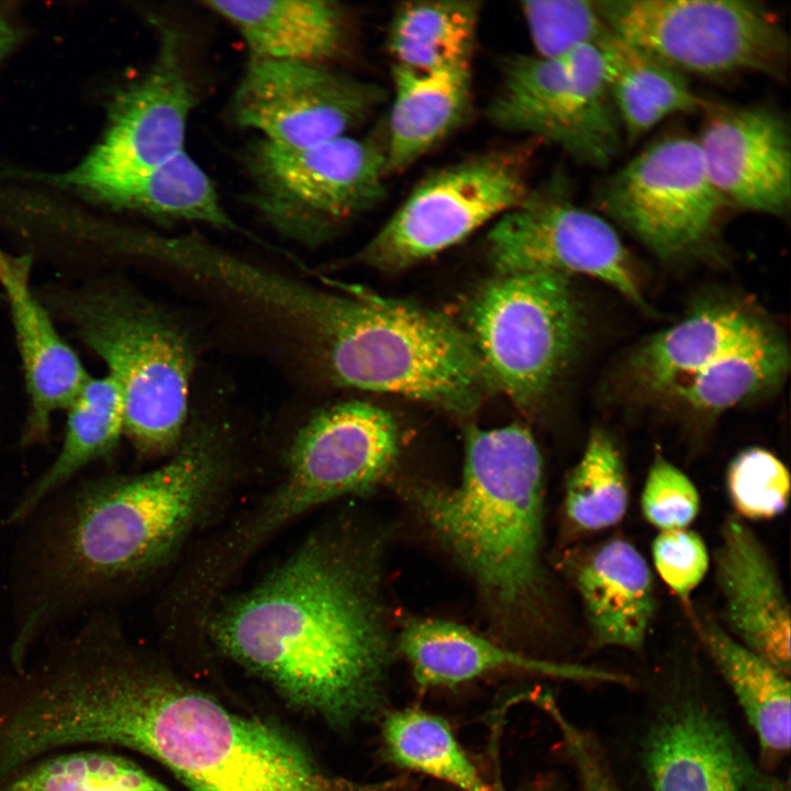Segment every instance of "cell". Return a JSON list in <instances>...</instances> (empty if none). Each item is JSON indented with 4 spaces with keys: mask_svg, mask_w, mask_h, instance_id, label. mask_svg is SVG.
Instances as JSON below:
<instances>
[{
    "mask_svg": "<svg viewBox=\"0 0 791 791\" xmlns=\"http://www.w3.org/2000/svg\"><path fill=\"white\" fill-rule=\"evenodd\" d=\"M695 138L706 175L726 208L772 216L791 207L788 121L764 105L709 101Z\"/></svg>",
    "mask_w": 791,
    "mask_h": 791,
    "instance_id": "cell-18",
    "label": "cell"
},
{
    "mask_svg": "<svg viewBox=\"0 0 791 791\" xmlns=\"http://www.w3.org/2000/svg\"><path fill=\"white\" fill-rule=\"evenodd\" d=\"M399 649L421 688L452 687L502 671L571 681H628L623 675L603 669L534 658L503 647L467 626L441 619L411 621L400 634Z\"/></svg>",
    "mask_w": 791,
    "mask_h": 791,
    "instance_id": "cell-21",
    "label": "cell"
},
{
    "mask_svg": "<svg viewBox=\"0 0 791 791\" xmlns=\"http://www.w3.org/2000/svg\"><path fill=\"white\" fill-rule=\"evenodd\" d=\"M203 4L226 20L250 56L330 65L349 35L346 9L328 0H234Z\"/></svg>",
    "mask_w": 791,
    "mask_h": 791,
    "instance_id": "cell-23",
    "label": "cell"
},
{
    "mask_svg": "<svg viewBox=\"0 0 791 791\" xmlns=\"http://www.w3.org/2000/svg\"><path fill=\"white\" fill-rule=\"evenodd\" d=\"M656 571L675 594L686 600L709 570V552L701 536L688 528L662 531L651 544Z\"/></svg>",
    "mask_w": 791,
    "mask_h": 791,
    "instance_id": "cell-38",
    "label": "cell"
},
{
    "mask_svg": "<svg viewBox=\"0 0 791 791\" xmlns=\"http://www.w3.org/2000/svg\"><path fill=\"white\" fill-rule=\"evenodd\" d=\"M487 114L495 126L554 144L594 168L609 166L624 141L595 45L559 58L509 57Z\"/></svg>",
    "mask_w": 791,
    "mask_h": 791,
    "instance_id": "cell-11",
    "label": "cell"
},
{
    "mask_svg": "<svg viewBox=\"0 0 791 791\" xmlns=\"http://www.w3.org/2000/svg\"><path fill=\"white\" fill-rule=\"evenodd\" d=\"M480 11L469 0L401 3L387 34L393 65L420 73L470 67Z\"/></svg>",
    "mask_w": 791,
    "mask_h": 791,
    "instance_id": "cell-30",
    "label": "cell"
},
{
    "mask_svg": "<svg viewBox=\"0 0 791 791\" xmlns=\"http://www.w3.org/2000/svg\"><path fill=\"white\" fill-rule=\"evenodd\" d=\"M627 505L628 486L621 455L608 434L595 430L568 477L566 515L580 531L598 532L620 523Z\"/></svg>",
    "mask_w": 791,
    "mask_h": 791,
    "instance_id": "cell-33",
    "label": "cell"
},
{
    "mask_svg": "<svg viewBox=\"0 0 791 791\" xmlns=\"http://www.w3.org/2000/svg\"><path fill=\"white\" fill-rule=\"evenodd\" d=\"M3 791H172L116 755L82 751L49 758L14 777Z\"/></svg>",
    "mask_w": 791,
    "mask_h": 791,
    "instance_id": "cell-34",
    "label": "cell"
},
{
    "mask_svg": "<svg viewBox=\"0 0 791 791\" xmlns=\"http://www.w3.org/2000/svg\"><path fill=\"white\" fill-rule=\"evenodd\" d=\"M54 304L107 365L124 406V433L142 455L175 450L185 434L193 357L185 333L131 289L62 290Z\"/></svg>",
    "mask_w": 791,
    "mask_h": 791,
    "instance_id": "cell-6",
    "label": "cell"
},
{
    "mask_svg": "<svg viewBox=\"0 0 791 791\" xmlns=\"http://www.w3.org/2000/svg\"><path fill=\"white\" fill-rule=\"evenodd\" d=\"M579 779V791H622L597 743L562 714L554 716Z\"/></svg>",
    "mask_w": 791,
    "mask_h": 791,
    "instance_id": "cell-39",
    "label": "cell"
},
{
    "mask_svg": "<svg viewBox=\"0 0 791 791\" xmlns=\"http://www.w3.org/2000/svg\"><path fill=\"white\" fill-rule=\"evenodd\" d=\"M123 433L124 406L118 382L109 374L90 377L67 408L66 433L58 455L20 499L10 521L26 519L79 470L111 454Z\"/></svg>",
    "mask_w": 791,
    "mask_h": 791,
    "instance_id": "cell-29",
    "label": "cell"
},
{
    "mask_svg": "<svg viewBox=\"0 0 791 791\" xmlns=\"http://www.w3.org/2000/svg\"><path fill=\"white\" fill-rule=\"evenodd\" d=\"M259 305L343 387L411 398L457 416L475 413L495 389L464 326L413 302L356 288L322 290L274 274Z\"/></svg>",
    "mask_w": 791,
    "mask_h": 791,
    "instance_id": "cell-4",
    "label": "cell"
},
{
    "mask_svg": "<svg viewBox=\"0 0 791 791\" xmlns=\"http://www.w3.org/2000/svg\"><path fill=\"white\" fill-rule=\"evenodd\" d=\"M495 389L533 408L571 360L582 322L569 277L497 275L469 300L464 326Z\"/></svg>",
    "mask_w": 791,
    "mask_h": 791,
    "instance_id": "cell-8",
    "label": "cell"
},
{
    "mask_svg": "<svg viewBox=\"0 0 791 791\" xmlns=\"http://www.w3.org/2000/svg\"><path fill=\"white\" fill-rule=\"evenodd\" d=\"M499 791H503V790H499ZM531 791H552V790L546 789V788H536V789L531 790Z\"/></svg>",
    "mask_w": 791,
    "mask_h": 791,
    "instance_id": "cell-41",
    "label": "cell"
},
{
    "mask_svg": "<svg viewBox=\"0 0 791 791\" xmlns=\"http://www.w3.org/2000/svg\"><path fill=\"white\" fill-rule=\"evenodd\" d=\"M642 765L651 791H789L693 693L675 694L659 708L642 743Z\"/></svg>",
    "mask_w": 791,
    "mask_h": 791,
    "instance_id": "cell-17",
    "label": "cell"
},
{
    "mask_svg": "<svg viewBox=\"0 0 791 791\" xmlns=\"http://www.w3.org/2000/svg\"><path fill=\"white\" fill-rule=\"evenodd\" d=\"M487 246L498 275H587L639 308L646 307L619 234L603 218L579 207L561 178L531 188L519 205L494 223Z\"/></svg>",
    "mask_w": 791,
    "mask_h": 791,
    "instance_id": "cell-14",
    "label": "cell"
},
{
    "mask_svg": "<svg viewBox=\"0 0 791 791\" xmlns=\"http://www.w3.org/2000/svg\"><path fill=\"white\" fill-rule=\"evenodd\" d=\"M645 520L662 531L687 528L700 511V495L689 477L662 457L651 464L640 498Z\"/></svg>",
    "mask_w": 791,
    "mask_h": 791,
    "instance_id": "cell-37",
    "label": "cell"
},
{
    "mask_svg": "<svg viewBox=\"0 0 791 791\" xmlns=\"http://www.w3.org/2000/svg\"><path fill=\"white\" fill-rule=\"evenodd\" d=\"M768 326L745 307L709 304L643 344L632 358V371L643 387L667 394Z\"/></svg>",
    "mask_w": 791,
    "mask_h": 791,
    "instance_id": "cell-25",
    "label": "cell"
},
{
    "mask_svg": "<svg viewBox=\"0 0 791 791\" xmlns=\"http://www.w3.org/2000/svg\"><path fill=\"white\" fill-rule=\"evenodd\" d=\"M32 257L0 248V286L7 298L22 361L29 409L21 441L46 438L52 416L67 410L90 378L31 286Z\"/></svg>",
    "mask_w": 791,
    "mask_h": 791,
    "instance_id": "cell-19",
    "label": "cell"
},
{
    "mask_svg": "<svg viewBox=\"0 0 791 791\" xmlns=\"http://www.w3.org/2000/svg\"><path fill=\"white\" fill-rule=\"evenodd\" d=\"M381 742L394 766L432 777L457 791H499L488 783L442 716L419 708L385 711Z\"/></svg>",
    "mask_w": 791,
    "mask_h": 791,
    "instance_id": "cell-32",
    "label": "cell"
},
{
    "mask_svg": "<svg viewBox=\"0 0 791 791\" xmlns=\"http://www.w3.org/2000/svg\"><path fill=\"white\" fill-rule=\"evenodd\" d=\"M597 197L610 218L662 258L704 252L727 209L687 135L647 146L606 178Z\"/></svg>",
    "mask_w": 791,
    "mask_h": 791,
    "instance_id": "cell-13",
    "label": "cell"
},
{
    "mask_svg": "<svg viewBox=\"0 0 791 791\" xmlns=\"http://www.w3.org/2000/svg\"><path fill=\"white\" fill-rule=\"evenodd\" d=\"M714 561L731 635L790 676L789 603L769 554L739 516L725 520Z\"/></svg>",
    "mask_w": 791,
    "mask_h": 791,
    "instance_id": "cell-20",
    "label": "cell"
},
{
    "mask_svg": "<svg viewBox=\"0 0 791 791\" xmlns=\"http://www.w3.org/2000/svg\"><path fill=\"white\" fill-rule=\"evenodd\" d=\"M382 100L381 88L330 65L250 56L232 114L268 143L301 148L347 135Z\"/></svg>",
    "mask_w": 791,
    "mask_h": 791,
    "instance_id": "cell-15",
    "label": "cell"
},
{
    "mask_svg": "<svg viewBox=\"0 0 791 791\" xmlns=\"http://www.w3.org/2000/svg\"><path fill=\"white\" fill-rule=\"evenodd\" d=\"M399 452V428L386 410L347 401L319 411L294 436L281 482L229 534L219 559L233 570L294 519L328 501L370 491L391 471Z\"/></svg>",
    "mask_w": 791,
    "mask_h": 791,
    "instance_id": "cell-7",
    "label": "cell"
},
{
    "mask_svg": "<svg viewBox=\"0 0 791 791\" xmlns=\"http://www.w3.org/2000/svg\"><path fill=\"white\" fill-rule=\"evenodd\" d=\"M699 634L755 731L762 760H780L790 750V676L713 621L701 623Z\"/></svg>",
    "mask_w": 791,
    "mask_h": 791,
    "instance_id": "cell-27",
    "label": "cell"
},
{
    "mask_svg": "<svg viewBox=\"0 0 791 791\" xmlns=\"http://www.w3.org/2000/svg\"><path fill=\"white\" fill-rule=\"evenodd\" d=\"M611 31L681 73L782 79L788 35L771 10L749 0H601Z\"/></svg>",
    "mask_w": 791,
    "mask_h": 791,
    "instance_id": "cell-10",
    "label": "cell"
},
{
    "mask_svg": "<svg viewBox=\"0 0 791 791\" xmlns=\"http://www.w3.org/2000/svg\"><path fill=\"white\" fill-rule=\"evenodd\" d=\"M624 140L632 144L678 113L702 112L708 100L687 77L612 31L598 45Z\"/></svg>",
    "mask_w": 791,
    "mask_h": 791,
    "instance_id": "cell-26",
    "label": "cell"
},
{
    "mask_svg": "<svg viewBox=\"0 0 791 791\" xmlns=\"http://www.w3.org/2000/svg\"><path fill=\"white\" fill-rule=\"evenodd\" d=\"M107 203L159 221H194L236 230L209 175L185 151L147 170L85 190Z\"/></svg>",
    "mask_w": 791,
    "mask_h": 791,
    "instance_id": "cell-28",
    "label": "cell"
},
{
    "mask_svg": "<svg viewBox=\"0 0 791 791\" xmlns=\"http://www.w3.org/2000/svg\"><path fill=\"white\" fill-rule=\"evenodd\" d=\"M19 38L14 24L0 12V60L13 48Z\"/></svg>",
    "mask_w": 791,
    "mask_h": 791,
    "instance_id": "cell-40",
    "label": "cell"
},
{
    "mask_svg": "<svg viewBox=\"0 0 791 791\" xmlns=\"http://www.w3.org/2000/svg\"><path fill=\"white\" fill-rule=\"evenodd\" d=\"M789 367L786 342L772 326L675 385L667 393L689 408L717 413L777 387Z\"/></svg>",
    "mask_w": 791,
    "mask_h": 791,
    "instance_id": "cell-31",
    "label": "cell"
},
{
    "mask_svg": "<svg viewBox=\"0 0 791 791\" xmlns=\"http://www.w3.org/2000/svg\"><path fill=\"white\" fill-rule=\"evenodd\" d=\"M536 55L559 58L587 45H595L611 32L593 0H532L521 3Z\"/></svg>",
    "mask_w": 791,
    "mask_h": 791,
    "instance_id": "cell-35",
    "label": "cell"
},
{
    "mask_svg": "<svg viewBox=\"0 0 791 791\" xmlns=\"http://www.w3.org/2000/svg\"><path fill=\"white\" fill-rule=\"evenodd\" d=\"M726 488L739 517L770 520L788 506L790 475L771 452L751 447L742 450L729 463Z\"/></svg>",
    "mask_w": 791,
    "mask_h": 791,
    "instance_id": "cell-36",
    "label": "cell"
},
{
    "mask_svg": "<svg viewBox=\"0 0 791 791\" xmlns=\"http://www.w3.org/2000/svg\"><path fill=\"white\" fill-rule=\"evenodd\" d=\"M530 148L482 153L423 178L360 250L386 272L412 267L460 243L519 205L531 190Z\"/></svg>",
    "mask_w": 791,
    "mask_h": 791,
    "instance_id": "cell-12",
    "label": "cell"
},
{
    "mask_svg": "<svg viewBox=\"0 0 791 791\" xmlns=\"http://www.w3.org/2000/svg\"><path fill=\"white\" fill-rule=\"evenodd\" d=\"M386 174L400 172L455 131L471 105L470 67L420 73L392 65Z\"/></svg>",
    "mask_w": 791,
    "mask_h": 791,
    "instance_id": "cell-24",
    "label": "cell"
},
{
    "mask_svg": "<svg viewBox=\"0 0 791 791\" xmlns=\"http://www.w3.org/2000/svg\"><path fill=\"white\" fill-rule=\"evenodd\" d=\"M543 460L531 432L470 426L455 487L410 489L448 552L501 613L527 615L544 600Z\"/></svg>",
    "mask_w": 791,
    "mask_h": 791,
    "instance_id": "cell-5",
    "label": "cell"
},
{
    "mask_svg": "<svg viewBox=\"0 0 791 791\" xmlns=\"http://www.w3.org/2000/svg\"><path fill=\"white\" fill-rule=\"evenodd\" d=\"M575 582L597 646H643L655 613V587L633 544L612 538L598 545L579 564Z\"/></svg>",
    "mask_w": 791,
    "mask_h": 791,
    "instance_id": "cell-22",
    "label": "cell"
},
{
    "mask_svg": "<svg viewBox=\"0 0 791 791\" xmlns=\"http://www.w3.org/2000/svg\"><path fill=\"white\" fill-rule=\"evenodd\" d=\"M232 466L227 441L201 424L164 465L83 486L44 552L40 593L19 637L30 642L52 614L166 561L220 501Z\"/></svg>",
    "mask_w": 791,
    "mask_h": 791,
    "instance_id": "cell-3",
    "label": "cell"
},
{
    "mask_svg": "<svg viewBox=\"0 0 791 791\" xmlns=\"http://www.w3.org/2000/svg\"><path fill=\"white\" fill-rule=\"evenodd\" d=\"M248 203L279 234L316 245L385 196V145L339 136L301 148L261 138L245 155Z\"/></svg>",
    "mask_w": 791,
    "mask_h": 791,
    "instance_id": "cell-9",
    "label": "cell"
},
{
    "mask_svg": "<svg viewBox=\"0 0 791 791\" xmlns=\"http://www.w3.org/2000/svg\"><path fill=\"white\" fill-rule=\"evenodd\" d=\"M369 552L323 528L207 619L230 659L290 704L348 727L385 712L389 640Z\"/></svg>",
    "mask_w": 791,
    "mask_h": 791,
    "instance_id": "cell-1",
    "label": "cell"
},
{
    "mask_svg": "<svg viewBox=\"0 0 791 791\" xmlns=\"http://www.w3.org/2000/svg\"><path fill=\"white\" fill-rule=\"evenodd\" d=\"M42 728L54 748L105 743L138 751L191 791H411L406 779L326 772L289 734L140 668L101 664L60 676Z\"/></svg>",
    "mask_w": 791,
    "mask_h": 791,
    "instance_id": "cell-2",
    "label": "cell"
},
{
    "mask_svg": "<svg viewBox=\"0 0 791 791\" xmlns=\"http://www.w3.org/2000/svg\"><path fill=\"white\" fill-rule=\"evenodd\" d=\"M156 59L136 82L114 99L100 143L58 180L87 189L147 170L185 151L187 125L198 89L179 33L160 25Z\"/></svg>",
    "mask_w": 791,
    "mask_h": 791,
    "instance_id": "cell-16",
    "label": "cell"
}]
</instances>
